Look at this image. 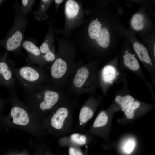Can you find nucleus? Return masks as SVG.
<instances>
[{
  "label": "nucleus",
  "mask_w": 155,
  "mask_h": 155,
  "mask_svg": "<svg viewBox=\"0 0 155 155\" xmlns=\"http://www.w3.org/2000/svg\"><path fill=\"white\" fill-rule=\"evenodd\" d=\"M102 12L97 10L85 18L83 24L75 30L69 38L88 57H100L110 43L109 30Z\"/></svg>",
  "instance_id": "f257e3e1"
},
{
  "label": "nucleus",
  "mask_w": 155,
  "mask_h": 155,
  "mask_svg": "<svg viewBox=\"0 0 155 155\" xmlns=\"http://www.w3.org/2000/svg\"><path fill=\"white\" fill-rule=\"evenodd\" d=\"M55 38L58 44L57 56L49 66V83L63 88L70 86V79L73 71L77 49L69 38Z\"/></svg>",
  "instance_id": "f03ea898"
},
{
  "label": "nucleus",
  "mask_w": 155,
  "mask_h": 155,
  "mask_svg": "<svg viewBox=\"0 0 155 155\" xmlns=\"http://www.w3.org/2000/svg\"><path fill=\"white\" fill-rule=\"evenodd\" d=\"M25 91L28 105L40 116L50 112L69 93L67 88L50 83L39 84Z\"/></svg>",
  "instance_id": "7ed1b4c3"
},
{
  "label": "nucleus",
  "mask_w": 155,
  "mask_h": 155,
  "mask_svg": "<svg viewBox=\"0 0 155 155\" xmlns=\"http://www.w3.org/2000/svg\"><path fill=\"white\" fill-rule=\"evenodd\" d=\"M79 100L78 97L69 93L50 111L44 120L50 133L61 137L72 132L73 112L78 106Z\"/></svg>",
  "instance_id": "20e7f679"
},
{
  "label": "nucleus",
  "mask_w": 155,
  "mask_h": 155,
  "mask_svg": "<svg viewBox=\"0 0 155 155\" xmlns=\"http://www.w3.org/2000/svg\"><path fill=\"white\" fill-rule=\"evenodd\" d=\"M97 65L96 61L86 63L83 61L75 62L67 88L69 92L78 97L84 94H95L99 83Z\"/></svg>",
  "instance_id": "39448f33"
},
{
  "label": "nucleus",
  "mask_w": 155,
  "mask_h": 155,
  "mask_svg": "<svg viewBox=\"0 0 155 155\" xmlns=\"http://www.w3.org/2000/svg\"><path fill=\"white\" fill-rule=\"evenodd\" d=\"M65 24L61 29L54 28V33L63 36L66 38H70L73 32L83 24L84 18L82 1L76 0L65 1L64 7Z\"/></svg>",
  "instance_id": "423d86ee"
},
{
  "label": "nucleus",
  "mask_w": 155,
  "mask_h": 155,
  "mask_svg": "<svg viewBox=\"0 0 155 155\" xmlns=\"http://www.w3.org/2000/svg\"><path fill=\"white\" fill-rule=\"evenodd\" d=\"M12 71L24 90L39 84L49 83L48 72L43 66L28 65L19 68L13 67Z\"/></svg>",
  "instance_id": "0eeeda50"
},
{
  "label": "nucleus",
  "mask_w": 155,
  "mask_h": 155,
  "mask_svg": "<svg viewBox=\"0 0 155 155\" xmlns=\"http://www.w3.org/2000/svg\"><path fill=\"white\" fill-rule=\"evenodd\" d=\"M15 17L13 26L6 37L0 39V47L3 48L5 52L17 51L23 42L24 32L27 19L20 11L18 5H16Z\"/></svg>",
  "instance_id": "6e6552de"
},
{
  "label": "nucleus",
  "mask_w": 155,
  "mask_h": 155,
  "mask_svg": "<svg viewBox=\"0 0 155 155\" xmlns=\"http://www.w3.org/2000/svg\"><path fill=\"white\" fill-rule=\"evenodd\" d=\"M49 29L42 43L39 47L42 56L46 65L51 64L57 56L54 44V25L55 22L54 20L48 22Z\"/></svg>",
  "instance_id": "1a4fd4ad"
},
{
  "label": "nucleus",
  "mask_w": 155,
  "mask_h": 155,
  "mask_svg": "<svg viewBox=\"0 0 155 155\" xmlns=\"http://www.w3.org/2000/svg\"><path fill=\"white\" fill-rule=\"evenodd\" d=\"M8 52H5L0 57V85L9 92L15 90L16 79L12 65L7 60Z\"/></svg>",
  "instance_id": "9d476101"
},
{
  "label": "nucleus",
  "mask_w": 155,
  "mask_h": 155,
  "mask_svg": "<svg viewBox=\"0 0 155 155\" xmlns=\"http://www.w3.org/2000/svg\"><path fill=\"white\" fill-rule=\"evenodd\" d=\"M98 100L92 95H89L88 99L82 105L75 127L76 130L80 132H84L86 125L94 115Z\"/></svg>",
  "instance_id": "9b49d317"
},
{
  "label": "nucleus",
  "mask_w": 155,
  "mask_h": 155,
  "mask_svg": "<svg viewBox=\"0 0 155 155\" xmlns=\"http://www.w3.org/2000/svg\"><path fill=\"white\" fill-rule=\"evenodd\" d=\"M22 45L28 54V57L26 58L27 63L43 67L46 65L43 60L40 47L34 42L29 40H26L23 42Z\"/></svg>",
  "instance_id": "f8f14e48"
},
{
  "label": "nucleus",
  "mask_w": 155,
  "mask_h": 155,
  "mask_svg": "<svg viewBox=\"0 0 155 155\" xmlns=\"http://www.w3.org/2000/svg\"><path fill=\"white\" fill-rule=\"evenodd\" d=\"M88 135V134L84 132L72 133L60 137L58 142L61 146H73L79 147L89 142Z\"/></svg>",
  "instance_id": "ddd939ff"
},
{
  "label": "nucleus",
  "mask_w": 155,
  "mask_h": 155,
  "mask_svg": "<svg viewBox=\"0 0 155 155\" xmlns=\"http://www.w3.org/2000/svg\"><path fill=\"white\" fill-rule=\"evenodd\" d=\"M53 1V0L40 1L38 10L34 13V18L37 20L41 21L48 20L49 16L47 14V11Z\"/></svg>",
  "instance_id": "4468645a"
},
{
  "label": "nucleus",
  "mask_w": 155,
  "mask_h": 155,
  "mask_svg": "<svg viewBox=\"0 0 155 155\" xmlns=\"http://www.w3.org/2000/svg\"><path fill=\"white\" fill-rule=\"evenodd\" d=\"M134 50L140 59L145 63L150 64L151 59L146 48L138 42H135L133 45Z\"/></svg>",
  "instance_id": "2eb2a0df"
},
{
  "label": "nucleus",
  "mask_w": 155,
  "mask_h": 155,
  "mask_svg": "<svg viewBox=\"0 0 155 155\" xmlns=\"http://www.w3.org/2000/svg\"><path fill=\"white\" fill-rule=\"evenodd\" d=\"M124 65L129 69L136 71L140 68L139 63L134 55L131 53H127L123 57Z\"/></svg>",
  "instance_id": "dca6fc26"
},
{
  "label": "nucleus",
  "mask_w": 155,
  "mask_h": 155,
  "mask_svg": "<svg viewBox=\"0 0 155 155\" xmlns=\"http://www.w3.org/2000/svg\"><path fill=\"white\" fill-rule=\"evenodd\" d=\"M102 78L103 81L107 83H111L115 78L116 75L115 68L111 65L104 67L102 71Z\"/></svg>",
  "instance_id": "f3484780"
},
{
  "label": "nucleus",
  "mask_w": 155,
  "mask_h": 155,
  "mask_svg": "<svg viewBox=\"0 0 155 155\" xmlns=\"http://www.w3.org/2000/svg\"><path fill=\"white\" fill-rule=\"evenodd\" d=\"M108 119V117L106 112L104 111L101 112L95 120L92 129L89 130L104 127L106 125Z\"/></svg>",
  "instance_id": "a211bd4d"
},
{
  "label": "nucleus",
  "mask_w": 155,
  "mask_h": 155,
  "mask_svg": "<svg viewBox=\"0 0 155 155\" xmlns=\"http://www.w3.org/2000/svg\"><path fill=\"white\" fill-rule=\"evenodd\" d=\"M134 98L130 95L124 96L118 95L115 98V101L120 105L123 111H125L134 102Z\"/></svg>",
  "instance_id": "6ab92c4d"
},
{
  "label": "nucleus",
  "mask_w": 155,
  "mask_h": 155,
  "mask_svg": "<svg viewBox=\"0 0 155 155\" xmlns=\"http://www.w3.org/2000/svg\"><path fill=\"white\" fill-rule=\"evenodd\" d=\"M144 19L142 16L140 14L135 15L131 20V25L134 29L137 30L142 29L144 27Z\"/></svg>",
  "instance_id": "aec40b11"
},
{
  "label": "nucleus",
  "mask_w": 155,
  "mask_h": 155,
  "mask_svg": "<svg viewBox=\"0 0 155 155\" xmlns=\"http://www.w3.org/2000/svg\"><path fill=\"white\" fill-rule=\"evenodd\" d=\"M35 1L34 0H21L20 9L22 13L25 15L29 13L32 11V7Z\"/></svg>",
  "instance_id": "412c9836"
},
{
  "label": "nucleus",
  "mask_w": 155,
  "mask_h": 155,
  "mask_svg": "<svg viewBox=\"0 0 155 155\" xmlns=\"http://www.w3.org/2000/svg\"><path fill=\"white\" fill-rule=\"evenodd\" d=\"M140 106V103L138 101L133 102L129 106L125 111V113L127 118L130 119L134 117L135 110L138 108Z\"/></svg>",
  "instance_id": "4be33fe9"
},
{
  "label": "nucleus",
  "mask_w": 155,
  "mask_h": 155,
  "mask_svg": "<svg viewBox=\"0 0 155 155\" xmlns=\"http://www.w3.org/2000/svg\"><path fill=\"white\" fill-rule=\"evenodd\" d=\"M135 146V143L133 140H129L123 145V150L125 153L130 154L133 150Z\"/></svg>",
  "instance_id": "5701e85b"
},
{
  "label": "nucleus",
  "mask_w": 155,
  "mask_h": 155,
  "mask_svg": "<svg viewBox=\"0 0 155 155\" xmlns=\"http://www.w3.org/2000/svg\"><path fill=\"white\" fill-rule=\"evenodd\" d=\"M69 147V155H84L78 147L73 146Z\"/></svg>",
  "instance_id": "b1692460"
},
{
  "label": "nucleus",
  "mask_w": 155,
  "mask_h": 155,
  "mask_svg": "<svg viewBox=\"0 0 155 155\" xmlns=\"http://www.w3.org/2000/svg\"><path fill=\"white\" fill-rule=\"evenodd\" d=\"M63 0H55L54 1L55 2V13H56L58 9L62 3L64 1Z\"/></svg>",
  "instance_id": "393cba45"
},
{
  "label": "nucleus",
  "mask_w": 155,
  "mask_h": 155,
  "mask_svg": "<svg viewBox=\"0 0 155 155\" xmlns=\"http://www.w3.org/2000/svg\"><path fill=\"white\" fill-rule=\"evenodd\" d=\"M155 44H154V49H153V52H154V57H155Z\"/></svg>",
  "instance_id": "a878e982"
},
{
  "label": "nucleus",
  "mask_w": 155,
  "mask_h": 155,
  "mask_svg": "<svg viewBox=\"0 0 155 155\" xmlns=\"http://www.w3.org/2000/svg\"><path fill=\"white\" fill-rule=\"evenodd\" d=\"M3 0H0V5L3 2Z\"/></svg>",
  "instance_id": "bb28decb"
},
{
  "label": "nucleus",
  "mask_w": 155,
  "mask_h": 155,
  "mask_svg": "<svg viewBox=\"0 0 155 155\" xmlns=\"http://www.w3.org/2000/svg\"><path fill=\"white\" fill-rule=\"evenodd\" d=\"M1 32V30L0 29V32Z\"/></svg>",
  "instance_id": "cd10ccee"
}]
</instances>
